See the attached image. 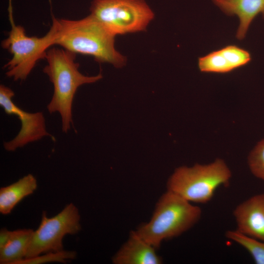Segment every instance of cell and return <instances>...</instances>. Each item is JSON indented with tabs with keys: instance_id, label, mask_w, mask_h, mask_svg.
I'll return each instance as SVG.
<instances>
[{
	"instance_id": "d6986e66",
	"label": "cell",
	"mask_w": 264,
	"mask_h": 264,
	"mask_svg": "<svg viewBox=\"0 0 264 264\" xmlns=\"http://www.w3.org/2000/svg\"><path fill=\"white\" fill-rule=\"evenodd\" d=\"M14 233V231H10L6 228L0 230V250L2 249L10 241Z\"/></svg>"
},
{
	"instance_id": "8fae6325",
	"label": "cell",
	"mask_w": 264,
	"mask_h": 264,
	"mask_svg": "<svg viewBox=\"0 0 264 264\" xmlns=\"http://www.w3.org/2000/svg\"><path fill=\"white\" fill-rule=\"evenodd\" d=\"M222 12L229 16H237L240 24L236 38H244L251 23L255 17L262 14L264 18V0H212Z\"/></svg>"
},
{
	"instance_id": "7a4b0ae2",
	"label": "cell",
	"mask_w": 264,
	"mask_h": 264,
	"mask_svg": "<svg viewBox=\"0 0 264 264\" xmlns=\"http://www.w3.org/2000/svg\"><path fill=\"white\" fill-rule=\"evenodd\" d=\"M76 54L63 48L54 47L46 52L47 65L43 72L53 86V94L47 106L50 113L58 112L62 120V130L67 132L73 124L72 108L74 95L83 85L95 83L103 77L100 72L95 76H86L79 70L75 62Z\"/></svg>"
},
{
	"instance_id": "5b68a950",
	"label": "cell",
	"mask_w": 264,
	"mask_h": 264,
	"mask_svg": "<svg viewBox=\"0 0 264 264\" xmlns=\"http://www.w3.org/2000/svg\"><path fill=\"white\" fill-rule=\"evenodd\" d=\"M231 172L225 162L217 159L207 164H197L176 169L167 182V190L192 203L211 200L216 190L228 184Z\"/></svg>"
},
{
	"instance_id": "4fadbf2b",
	"label": "cell",
	"mask_w": 264,
	"mask_h": 264,
	"mask_svg": "<svg viewBox=\"0 0 264 264\" xmlns=\"http://www.w3.org/2000/svg\"><path fill=\"white\" fill-rule=\"evenodd\" d=\"M33 232L31 229L14 230L10 241L0 250V264H16L24 259Z\"/></svg>"
},
{
	"instance_id": "7c38bea8",
	"label": "cell",
	"mask_w": 264,
	"mask_h": 264,
	"mask_svg": "<svg viewBox=\"0 0 264 264\" xmlns=\"http://www.w3.org/2000/svg\"><path fill=\"white\" fill-rule=\"evenodd\" d=\"M36 177L29 174L16 182L0 189V213H11L15 206L23 198L33 194L37 188Z\"/></svg>"
},
{
	"instance_id": "ba28073f",
	"label": "cell",
	"mask_w": 264,
	"mask_h": 264,
	"mask_svg": "<svg viewBox=\"0 0 264 264\" xmlns=\"http://www.w3.org/2000/svg\"><path fill=\"white\" fill-rule=\"evenodd\" d=\"M15 95L10 88L0 85V105L6 113L18 116L21 128L18 134L12 140L4 142L3 147L8 152H14L29 143L38 141L44 137L54 138L46 130L45 118L42 112H28L18 107L12 101Z\"/></svg>"
},
{
	"instance_id": "30bf717a",
	"label": "cell",
	"mask_w": 264,
	"mask_h": 264,
	"mask_svg": "<svg viewBox=\"0 0 264 264\" xmlns=\"http://www.w3.org/2000/svg\"><path fill=\"white\" fill-rule=\"evenodd\" d=\"M154 247L132 231L127 241L112 258L114 264H160L162 259Z\"/></svg>"
},
{
	"instance_id": "2e32d148",
	"label": "cell",
	"mask_w": 264,
	"mask_h": 264,
	"mask_svg": "<svg viewBox=\"0 0 264 264\" xmlns=\"http://www.w3.org/2000/svg\"><path fill=\"white\" fill-rule=\"evenodd\" d=\"M76 252L74 251L62 250L59 252L45 253L44 255L23 259L16 264H42L50 262L66 263L68 260H73L76 257Z\"/></svg>"
},
{
	"instance_id": "52a82bcc",
	"label": "cell",
	"mask_w": 264,
	"mask_h": 264,
	"mask_svg": "<svg viewBox=\"0 0 264 264\" xmlns=\"http://www.w3.org/2000/svg\"><path fill=\"white\" fill-rule=\"evenodd\" d=\"M81 229L80 215L72 203L67 204L52 218H48L46 212H43L40 225L33 232L24 259L63 250L64 237L77 234Z\"/></svg>"
},
{
	"instance_id": "ac0fdd59",
	"label": "cell",
	"mask_w": 264,
	"mask_h": 264,
	"mask_svg": "<svg viewBox=\"0 0 264 264\" xmlns=\"http://www.w3.org/2000/svg\"><path fill=\"white\" fill-rule=\"evenodd\" d=\"M248 163L253 175L264 182V139L259 142L250 152Z\"/></svg>"
},
{
	"instance_id": "5bb4252c",
	"label": "cell",
	"mask_w": 264,
	"mask_h": 264,
	"mask_svg": "<svg viewBox=\"0 0 264 264\" xmlns=\"http://www.w3.org/2000/svg\"><path fill=\"white\" fill-rule=\"evenodd\" d=\"M226 237L246 249L257 264H264V242L245 235L238 230H228Z\"/></svg>"
},
{
	"instance_id": "3957f363",
	"label": "cell",
	"mask_w": 264,
	"mask_h": 264,
	"mask_svg": "<svg viewBox=\"0 0 264 264\" xmlns=\"http://www.w3.org/2000/svg\"><path fill=\"white\" fill-rule=\"evenodd\" d=\"M201 215L199 206L167 190L156 203L150 220L134 231L158 250L163 241L177 237L193 227Z\"/></svg>"
},
{
	"instance_id": "8992f818",
	"label": "cell",
	"mask_w": 264,
	"mask_h": 264,
	"mask_svg": "<svg viewBox=\"0 0 264 264\" xmlns=\"http://www.w3.org/2000/svg\"><path fill=\"white\" fill-rule=\"evenodd\" d=\"M90 12L115 36L143 31L154 17L144 0H93Z\"/></svg>"
},
{
	"instance_id": "e0dca14e",
	"label": "cell",
	"mask_w": 264,
	"mask_h": 264,
	"mask_svg": "<svg viewBox=\"0 0 264 264\" xmlns=\"http://www.w3.org/2000/svg\"><path fill=\"white\" fill-rule=\"evenodd\" d=\"M220 50L233 70L246 65L251 60L248 51L235 45H229Z\"/></svg>"
},
{
	"instance_id": "277c9868",
	"label": "cell",
	"mask_w": 264,
	"mask_h": 264,
	"mask_svg": "<svg viewBox=\"0 0 264 264\" xmlns=\"http://www.w3.org/2000/svg\"><path fill=\"white\" fill-rule=\"evenodd\" d=\"M12 1L8 0L7 9L11 30L8 37L1 41V46L12 55L4 66L6 75L15 81H22L27 78L39 60L45 59L47 51L54 45L58 22V19L52 16V25L45 35L27 36L24 27L15 22Z\"/></svg>"
},
{
	"instance_id": "6da1fadb",
	"label": "cell",
	"mask_w": 264,
	"mask_h": 264,
	"mask_svg": "<svg viewBox=\"0 0 264 264\" xmlns=\"http://www.w3.org/2000/svg\"><path fill=\"white\" fill-rule=\"evenodd\" d=\"M54 45L75 54L90 55L97 62L122 67L127 58L114 47L115 36L90 15L77 20L58 19Z\"/></svg>"
},
{
	"instance_id": "9c48e42d",
	"label": "cell",
	"mask_w": 264,
	"mask_h": 264,
	"mask_svg": "<svg viewBox=\"0 0 264 264\" xmlns=\"http://www.w3.org/2000/svg\"><path fill=\"white\" fill-rule=\"evenodd\" d=\"M233 216L237 230L264 242V193L252 196L239 204Z\"/></svg>"
},
{
	"instance_id": "9a60e30c",
	"label": "cell",
	"mask_w": 264,
	"mask_h": 264,
	"mask_svg": "<svg viewBox=\"0 0 264 264\" xmlns=\"http://www.w3.org/2000/svg\"><path fill=\"white\" fill-rule=\"evenodd\" d=\"M198 66L203 72L225 73L233 70L220 49L199 57Z\"/></svg>"
}]
</instances>
